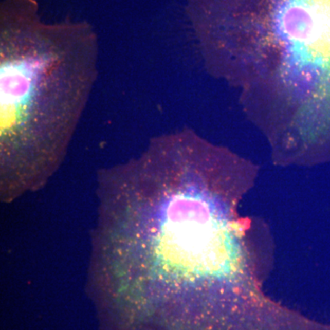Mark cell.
Listing matches in <instances>:
<instances>
[{
  "label": "cell",
  "mask_w": 330,
  "mask_h": 330,
  "mask_svg": "<svg viewBox=\"0 0 330 330\" xmlns=\"http://www.w3.org/2000/svg\"><path fill=\"white\" fill-rule=\"evenodd\" d=\"M86 21L44 22L37 0L0 3V197L42 189L61 165L98 77Z\"/></svg>",
  "instance_id": "1"
}]
</instances>
